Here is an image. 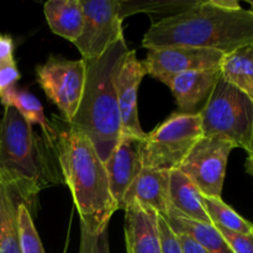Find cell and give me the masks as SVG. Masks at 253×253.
I'll use <instances>...</instances> for the list:
<instances>
[{"label":"cell","mask_w":253,"mask_h":253,"mask_svg":"<svg viewBox=\"0 0 253 253\" xmlns=\"http://www.w3.org/2000/svg\"><path fill=\"white\" fill-rule=\"evenodd\" d=\"M66 125L64 128L52 125L54 152L81 222L91 231H96L109 226L118 207L110 193L105 165L93 143L84 133L69 127L67 123Z\"/></svg>","instance_id":"3"},{"label":"cell","mask_w":253,"mask_h":253,"mask_svg":"<svg viewBox=\"0 0 253 253\" xmlns=\"http://www.w3.org/2000/svg\"><path fill=\"white\" fill-rule=\"evenodd\" d=\"M247 2H249L250 6H251V9H250V11L253 12V0H247Z\"/></svg>","instance_id":"34"},{"label":"cell","mask_w":253,"mask_h":253,"mask_svg":"<svg viewBox=\"0 0 253 253\" xmlns=\"http://www.w3.org/2000/svg\"><path fill=\"white\" fill-rule=\"evenodd\" d=\"M203 136L199 113L172 114L146 135L142 166L166 172L178 169Z\"/></svg>","instance_id":"6"},{"label":"cell","mask_w":253,"mask_h":253,"mask_svg":"<svg viewBox=\"0 0 253 253\" xmlns=\"http://www.w3.org/2000/svg\"><path fill=\"white\" fill-rule=\"evenodd\" d=\"M124 210L126 252L163 253L157 212L138 203H131Z\"/></svg>","instance_id":"13"},{"label":"cell","mask_w":253,"mask_h":253,"mask_svg":"<svg viewBox=\"0 0 253 253\" xmlns=\"http://www.w3.org/2000/svg\"><path fill=\"white\" fill-rule=\"evenodd\" d=\"M220 76L253 103V47H244L225 54Z\"/></svg>","instance_id":"19"},{"label":"cell","mask_w":253,"mask_h":253,"mask_svg":"<svg viewBox=\"0 0 253 253\" xmlns=\"http://www.w3.org/2000/svg\"><path fill=\"white\" fill-rule=\"evenodd\" d=\"M158 226H160V236H161V245H162L163 253H182L179 242H178L177 236L169 225L166 222V220L162 216L158 215Z\"/></svg>","instance_id":"28"},{"label":"cell","mask_w":253,"mask_h":253,"mask_svg":"<svg viewBox=\"0 0 253 253\" xmlns=\"http://www.w3.org/2000/svg\"><path fill=\"white\" fill-rule=\"evenodd\" d=\"M174 234L177 236L178 242H179L182 253H210L189 235L182 234V232H174Z\"/></svg>","instance_id":"29"},{"label":"cell","mask_w":253,"mask_h":253,"mask_svg":"<svg viewBox=\"0 0 253 253\" xmlns=\"http://www.w3.org/2000/svg\"><path fill=\"white\" fill-rule=\"evenodd\" d=\"M83 31L74 42L84 61L100 57L110 44L124 36L120 0H81Z\"/></svg>","instance_id":"9"},{"label":"cell","mask_w":253,"mask_h":253,"mask_svg":"<svg viewBox=\"0 0 253 253\" xmlns=\"http://www.w3.org/2000/svg\"><path fill=\"white\" fill-rule=\"evenodd\" d=\"M131 203L145 205L165 216L170 208L169 172L143 167L124 197L123 210Z\"/></svg>","instance_id":"14"},{"label":"cell","mask_w":253,"mask_h":253,"mask_svg":"<svg viewBox=\"0 0 253 253\" xmlns=\"http://www.w3.org/2000/svg\"><path fill=\"white\" fill-rule=\"evenodd\" d=\"M86 67L82 59H67L49 56L43 64L36 67L40 86L49 100L56 104L66 123L76 115L83 96Z\"/></svg>","instance_id":"7"},{"label":"cell","mask_w":253,"mask_h":253,"mask_svg":"<svg viewBox=\"0 0 253 253\" xmlns=\"http://www.w3.org/2000/svg\"><path fill=\"white\" fill-rule=\"evenodd\" d=\"M225 53L194 47H165L148 49L142 61L146 73L162 83L180 73L190 71L220 69Z\"/></svg>","instance_id":"10"},{"label":"cell","mask_w":253,"mask_h":253,"mask_svg":"<svg viewBox=\"0 0 253 253\" xmlns=\"http://www.w3.org/2000/svg\"><path fill=\"white\" fill-rule=\"evenodd\" d=\"M17 230L21 253H44L31 214L22 203H19L17 207Z\"/></svg>","instance_id":"24"},{"label":"cell","mask_w":253,"mask_h":253,"mask_svg":"<svg viewBox=\"0 0 253 253\" xmlns=\"http://www.w3.org/2000/svg\"><path fill=\"white\" fill-rule=\"evenodd\" d=\"M220 77V69L190 71L168 79L166 85L172 90L178 108L192 113L202 101H207Z\"/></svg>","instance_id":"15"},{"label":"cell","mask_w":253,"mask_h":253,"mask_svg":"<svg viewBox=\"0 0 253 253\" xmlns=\"http://www.w3.org/2000/svg\"><path fill=\"white\" fill-rule=\"evenodd\" d=\"M146 74L147 73L145 67L142 62L137 59L136 51L130 49L116 78V91L123 135L137 137H146L147 135L141 127L137 109L138 86Z\"/></svg>","instance_id":"12"},{"label":"cell","mask_w":253,"mask_h":253,"mask_svg":"<svg viewBox=\"0 0 253 253\" xmlns=\"http://www.w3.org/2000/svg\"><path fill=\"white\" fill-rule=\"evenodd\" d=\"M199 115L204 136H217L249 151L253 137V103L221 76Z\"/></svg>","instance_id":"5"},{"label":"cell","mask_w":253,"mask_h":253,"mask_svg":"<svg viewBox=\"0 0 253 253\" xmlns=\"http://www.w3.org/2000/svg\"><path fill=\"white\" fill-rule=\"evenodd\" d=\"M169 203L170 208L182 216L212 225L204 208V195L179 169L169 172Z\"/></svg>","instance_id":"16"},{"label":"cell","mask_w":253,"mask_h":253,"mask_svg":"<svg viewBox=\"0 0 253 253\" xmlns=\"http://www.w3.org/2000/svg\"><path fill=\"white\" fill-rule=\"evenodd\" d=\"M43 11L53 34L73 43L79 39L84 25L81 0H49Z\"/></svg>","instance_id":"17"},{"label":"cell","mask_w":253,"mask_h":253,"mask_svg":"<svg viewBox=\"0 0 253 253\" xmlns=\"http://www.w3.org/2000/svg\"><path fill=\"white\" fill-rule=\"evenodd\" d=\"M198 0H120V16L121 19L137 14V12H169L175 15L197 2Z\"/></svg>","instance_id":"22"},{"label":"cell","mask_w":253,"mask_h":253,"mask_svg":"<svg viewBox=\"0 0 253 253\" xmlns=\"http://www.w3.org/2000/svg\"><path fill=\"white\" fill-rule=\"evenodd\" d=\"M0 101L4 108H14L32 126H41L42 132L51 137L53 127L44 116L41 101L34 94L27 90H17L16 88H14L4 94L0 98Z\"/></svg>","instance_id":"20"},{"label":"cell","mask_w":253,"mask_h":253,"mask_svg":"<svg viewBox=\"0 0 253 253\" xmlns=\"http://www.w3.org/2000/svg\"><path fill=\"white\" fill-rule=\"evenodd\" d=\"M20 200L6 190L5 210L0 232V253H21L17 230V207Z\"/></svg>","instance_id":"23"},{"label":"cell","mask_w":253,"mask_h":253,"mask_svg":"<svg viewBox=\"0 0 253 253\" xmlns=\"http://www.w3.org/2000/svg\"><path fill=\"white\" fill-rule=\"evenodd\" d=\"M63 183L52 138L36 132L14 108H5L0 118V184L31 214L40 192Z\"/></svg>","instance_id":"1"},{"label":"cell","mask_w":253,"mask_h":253,"mask_svg":"<svg viewBox=\"0 0 253 253\" xmlns=\"http://www.w3.org/2000/svg\"><path fill=\"white\" fill-rule=\"evenodd\" d=\"M162 217L169 225L173 232L189 235L210 253H234L221 232L214 225L203 224V222L187 219L178 214L173 208H169L167 214Z\"/></svg>","instance_id":"18"},{"label":"cell","mask_w":253,"mask_h":253,"mask_svg":"<svg viewBox=\"0 0 253 253\" xmlns=\"http://www.w3.org/2000/svg\"><path fill=\"white\" fill-rule=\"evenodd\" d=\"M14 40L9 35H0V64L14 59Z\"/></svg>","instance_id":"30"},{"label":"cell","mask_w":253,"mask_h":253,"mask_svg":"<svg viewBox=\"0 0 253 253\" xmlns=\"http://www.w3.org/2000/svg\"><path fill=\"white\" fill-rule=\"evenodd\" d=\"M147 49L194 47L230 53L253 47V12L216 6L211 0H198L193 6L155 21L142 40Z\"/></svg>","instance_id":"2"},{"label":"cell","mask_w":253,"mask_h":253,"mask_svg":"<svg viewBox=\"0 0 253 253\" xmlns=\"http://www.w3.org/2000/svg\"><path fill=\"white\" fill-rule=\"evenodd\" d=\"M204 208L215 227L237 234L253 232V222L247 221L241 215L237 214L221 198H210L204 195Z\"/></svg>","instance_id":"21"},{"label":"cell","mask_w":253,"mask_h":253,"mask_svg":"<svg viewBox=\"0 0 253 253\" xmlns=\"http://www.w3.org/2000/svg\"><path fill=\"white\" fill-rule=\"evenodd\" d=\"M5 197H6V189L0 184V232H1V224L2 217H4L5 210Z\"/></svg>","instance_id":"31"},{"label":"cell","mask_w":253,"mask_h":253,"mask_svg":"<svg viewBox=\"0 0 253 253\" xmlns=\"http://www.w3.org/2000/svg\"><path fill=\"white\" fill-rule=\"evenodd\" d=\"M234 253H253V232L252 234H237L225 229L216 227Z\"/></svg>","instance_id":"26"},{"label":"cell","mask_w":253,"mask_h":253,"mask_svg":"<svg viewBox=\"0 0 253 253\" xmlns=\"http://www.w3.org/2000/svg\"><path fill=\"white\" fill-rule=\"evenodd\" d=\"M108 227L91 231L81 222V244L79 253H110Z\"/></svg>","instance_id":"25"},{"label":"cell","mask_w":253,"mask_h":253,"mask_svg":"<svg viewBox=\"0 0 253 253\" xmlns=\"http://www.w3.org/2000/svg\"><path fill=\"white\" fill-rule=\"evenodd\" d=\"M125 36L106 48L100 57L85 61L83 96L69 127L90 140L104 163L109 160L123 136L116 78L128 53Z\"/></svg>","instance_id":"4"},{"label":"cell","mask_w":253,"mask_h":253,"mask_svg":"<svg viewBox=\"0 0 253 253\" xmlns=\"http://www.w3.org/2000/svg\"><path fill=\"white\" fill-rule=\"evenodd\" d=\"M236 146L217 136H203L178 169L184 173L203 195L221 198L227 161Z\"/></svg>","instance_id":"8"},{"label":"cell","mask_w":253,"mask_h":253,"mask_svg":"<svg viewBox=\"0 0 253 253\" xmlns=\"http://www.w3.org/2000/svg\"><path fill=\"white\" fill-rule=\"evenodd\" d=\"M245 168H246V172L253 177V156H249L247 157L246 163H245Z\"/></svg>","instance_id":"32"},{"label":"cell","mask_w":253,"mask_h":253,"mask_svg":"<svg viewBox=\"0 0 253 253\" xmlns=\"http://www.w3.org/2000/svg\"><path fill=\"white\" fill-rule=\"evenodd\" d=\"M247 153H249V156H253V137H252L251 146H250V148H249V151H247Z\"/></svg>","instance_id":"33"},{"label":"cell","mask_w":253,"mask_h":253,"mask_svg":"<svg viewBox=\"0 0 253 253\" xmlns=\"http://www.w3.org/2000/svg\"><path fill=\"white\" fill-rule=\"evenodd\" d=\"M146 137L123 135L105 165L110 193L118 210L123 209L124 197L142 170V150Z\"/></svg>","instance_id":"11"},{"label":"cell","mask_w":253,"mask_h":253,"mask_svg":"<svg viewBox=\"0 0 253 253\" xmlns=\"http://www.w3.org/2000/svg\"><path fill=\"white\" fill-rule=\"evenodd\" d=\"M19 79L20 72L17 69L15 59L0 64V98L7 91L14 89Z\"/></svg>","instance_id":"27"}]
</instances>
